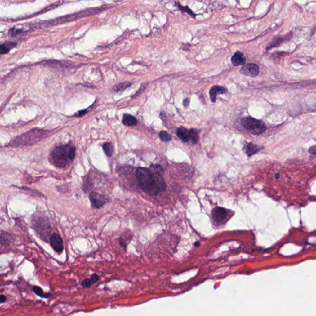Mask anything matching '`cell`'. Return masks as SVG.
<instances>
[{
  "label": "cell",
  "mask_w": 316,
  "mask_h": 316,
  "mask_svg": "<svg viewBox=\"0 0 316 316\" xmlns=\"http://www.w3.org/2000/svg\"><path fill=\"white\" fill-rule=\"evenodd\" d=\"M241 122L245 128L249 130L254 135L262 134L266 130L265 124L263 121L256 119L251 117L242 118Z\"/></svg>",
  "instance_id": "obj_4"
},
{
  "label": "cell",
  "mask_w": 316,
  "mask_h": 316,
  "mask_svg": "<svg viewBox=\"0 0 316 316\" xmlns=\"http://www.w3.org/2000/svg\"><path fill=\"white\" fill-rule=\"evenodd\" d=\"M47 135V131H46L39 129H34L17 137L13 141L14 145L17 146L20 145L24 146L32 145L42 140Z\"/></svg>",
  "instance_id": "obj_3"
},
{
  "label": "cell",
  "mask_w": 316,
  "mask_h": 316,
  "mask_svg": "<svg viewBox=\"0 0 316 316\" xmlns=\"http://www.w3.org/2000/svg\"><path fill=\"white\" fill-rule=\"evenodd\" d=\"M123 124L127 126H133L136 125L137 121L136 119L130 114H124L122 119Z\"/></svg>",
  "instance_id": "obj_15"
},
{
  "label": "cell",
  "mask_w": 316,
  "mask_h": 316,
  "mask_svg": "<svg viewBox=\"0 0 316 316\" xmlns=\"http://www.w3.org/2000/svg\"><path fill=\"white\" fill-rule=\"evenodd\" d=\"M177 6H178L180 10H182V11H186L187 12L189 13L191 16H194V13L191 11V10L190 9V8H189V7H188V6H181V4H178V5H177Z\"/></svg>",
  "instance_id": "obj_22"
},
{
  "label": "cell",
  "mask_w": 316,
  "mask_h": 316,
  "mask_svg": "<svg viewBox=\"0 0 316 316\" xmlns=\"http://www.w3.org/2000/svg\"><path fill=\"white\" fill-rule=\"evenodd\" d=\"M227 89L223 87L217 85L213 86L209 91L210 98L212 102L215 103L216 101V98L218 94H225V93H227Z\"/></svg>",
  "instance_id": "obj_10"
},
{
  "label": "cell",
  "mask_w": 316,
  "mask_h": 316,
  "mask_svg": "<svg viewBox=\"0 0 316 316\" xmlns=\"http://www.w3.org/2000/svg\"><path fill=\"white\" fill-rule=\"evenodd\" d=\"M108 7V6H104L100 7H96V8H93V9H91L85 10V11H81L80 12H77V13H75V14H72V15H69V16H67L62 17L55 19L54 20L50 21V23L51 24V25H55V24L61 23V22H67V21L73 20L77 19L82 17H85V16H90V15L96 14L98 12H100L103 11L104 9H105Z\"/></svg>",
  "instance_id": "obj_5"
},
{
  "label": "cell",
  "mask_w": 316,
  "mask_h": 316,
  "mask_svg": "<svg viewBox=\"0 0 316 316\" xmlns=\"http://www.w3.org/2000/svg\"><path fill=\"white\" fill-rule=\"evenodd\" d=\"M309 153L313 154L316 155V145L311 147L309 149Z\"/></svg>",
  "instance_id": "obj_23"
},
{
  "label": "cell",
  "mask_w": 316,
  "mask_h": 316,
  "mask_svg": "<svg viewBox=\"0 0 316 316\" xmlns=\"http://www.w3.org/2000/svg\"><path fill=\"white\" fill-rule=\"evenodd\" d=\"M33 292L38 296L42 297V298H48L50 296V294H45L44 293L43 290L38 287H34L33 288Z\"/></svg>",
  "instance_id": "obj_20"
},
{
  "label": "cell",
  "mask_w": 316,
  "mask_h": 316,
  "mask_svg": "<svg viewBox=\"0 0 316 316\" xmlns=\"http://www.w3.org/2000/svg\"><path fill=\"white\" fill-rule=\"evenodd\" d=\"M190 138L193 143H198L199 140V136L198 131L194 128H191L190 130Z\"/></svg>",
  "instance_id": "obj_19"
},
{
  "label": "cell",
  "mask_w": 316,
  "mask_h": 316,
  "mask_svg": "<svg viewBox=\"0 0 316 316\" xmlns=\"http://www.w3.org/2000/svg\"><path fill=\"white\" fill-rule=\"evenodd\" d=\"M89 198L93 207L95 209H100L109 201V199L105 195L95 191L90 193Z\"/></svg>",
  "instance_id": "obj_6"
},
{
  "label": "cell",
  "mask_w": 316,
  "mask_h": 316,
  "mask_svg": "<svg viewBox=\"0 0 316 316\" xmlns=\"http://www.w3.org/2000/svg\"><path fill=\"white\" fill-rule=\"evenodd\" d=\"M87 109H85V110H83V111H80L79 112H78L75 115H77V116H83V114H85V113H87L88 111Z\"/></svg>",
  "instance_id": "obj_24"
},
{
  "label": "cell",
  "mask_w": 316,
  "mask_h": 316,
  "mask_svg": "<svg viewBox=\"0 0 316 316\" xmlns=\"http://www.w3.org/2000/svg\"><path fill=\"white\" fill-rule=\"evenodd\" d=\"M163 169L159 164L151 165L149 169L139 167L136 172L140 189L150 196L164 191L166 184L162 177Z\"/></svg>",
  "instance_id": "obj_1"
},
{
  "label": "cell",
  "mask_w": 316,
  "mask_h": 316,
  "mask_svg": "<svg viewBox=\"0 0 316 316\" xmlns=\"http://www.w3.org/2000/svg\"><path fill=\"white\" fill-rule=\"evenodd\" d=\"M99 280V276L96 274H93L91 275L90 278L85 279L83 280L81 285L84 288H89L94 283H96Z\"/></svg>",
  "instance_id": "obj_13"
},
{
  "label": "cell",
  "mask_w": 316,
  "mask_h": 316,
  "mask_svg": "<svg viewBox=\"0 0 316 316\" xmlns=\"http://www.w3.org/2000/svg\"><path fill=\"white\" fill-rule=\"evenodd\" d=\"M177 135L184 142H188L190 140V131L184 127H180L178 128Z\"/></svg>",
  "instance_id": "obj_12"
},
{
  "label": "cell",
  "mask_w": 316,
  "mask_h": 316,
  "mask_svg": "<svg viewBox=\"0 0 316 316\" xmlns=\"http://www.w3.org/2000/svg\"><path fill=\"white\" fill-rule=\"evenodd\" d=\"M0 300H1V303H4V302H5V301H6V296H5L4 295H1V299H0Z\"/></svg>",
  "instance_id": "obj_26"
},
{
  "label": "cell",
  "mask_w": 316,
  "mask_h": 316,
  "mask_svg": "<svg viewBox=\"0 0 316 316\" xmlns=\"http://www.w3.org/2000/svg\"><path fill=\"white\" fill-rule=\"evenodd\" d=\"M260 149H261L260 148H259L257 145H254L252 143H248L245 146V151L249 157L253 156V154L258 152Z\"/></svg>",
  "instance_id": "obj_14"
},
{
  "label": "cell",
  "mask_w": 316,
  "mask_h": 316,
  "mask_svg": "<svg viewBox=\"0 0 316 316\" xmlns=\"http://www.w3.org/2000/svg\"><path fill=\"white\" fill-rule=\"evenodd\" d=\"M131 85V83L128 82H122L116 85L114 88V90L115 92H122L128 87H129Z\"/></svg>",
  "instance_id": "obj_18"
},
{
  "label": "cell",
  "mask_w": 316,
  "mask_h": 316,
  "mask_svg": "<svg viewBox=\"0 0 316 316\" xmlns=\"http://www.w3.org/2000/svg\"><path fill=\"white\" fill-rule=\"evenodd\" d=\"M50 243L52 248L56 253L61 254L63 251V240L57 234H53L50 238Z\"/></svg>",
  "instance_id": "obj_7"
},
{
  "label": "cell",
  "mask_w": 316,
  "mask_h": 316,
  "mask_svg": "<svg viewBox=\"0 0 316 316\" xmlns=\"http://www.w3.org/2000/svg\"><path fill=\"white\" fill-rule=\"evenodd\" d=\"M227 210L220 207H215L212 211V217L217 223L223 222L227 216Z\"/></svg>",
  "instance_id": "obj_9"
},
{
  "label": "cell",
  "mask_w": 316,
  "mask_h": 316,
  "mask_svg": "<svg viewBox=\"0 0 316 316\" xmlns=\"http://www.w3.org/2000/svg\"><path fill=\"white\" fill-rule=\"evenodd\" d=\"M53 164L60 168H64L70 164L75 156V147L71 144L56 147L51 153Z\"/></svg>",
  "instance_id": "obj_2"
},
{
  "label": "cell",
  "mask_w": 316,
  "mask_h": 316,
  "mask_svg": "<svg viewBox=\"0 0 316 316\" xmlns=\"http://www.w3.org/2000/svg\"><path fill=\"white\" fill-rule=\"evenodd\" d=\"M103 151H104L105 154L107 156L111 157L113 154L114 147V145L111 143H109V142L105 143L103 145Z\"/></svg>",
  "instance_id": "obj_16"
},
{
  "label": "cell",
  "mask_w": 316,
  "mask_h": 316,
  "mask_svg": "<svg viewBox=\"0 0 316 316\" xmlns=\"http://www.w3.org/2000/svg\"><path fill=\"white\" fill-rule=\"evenodd\" d=\"M159 137L162 141L168 142L172 140L171 136L165 131H161L159 133Z\"/></svg>",
  "instance_id": "obj_21"
},
{
  "label": "cell",
  "mask_w": 316,
  "mask_h": 316,
  "mask_svg": "<svg viewBox=\"0 0 316 316\" xmlns=\"http://www.w3.org/2000/svg\"><path fill=\"white\" fill-rule=\"evenodd\" d=\"M190 104V100L189 98H185L184 101H183V105L185 107H187Z\"/></svg>",
  "instance_id": "obj_25"
},
{
  "label": "cell",
  "mask_w": 316,
  "mask_h": 316,
  "mask_svg": "<svg viewBox=\"0 0 316 316\" xmlns=\"http://www.w3.org/2000/svg\"><path fill=\"white\" fill-rule=\"evenodd\" d=\"M16 45V43L14 42H6L1 45V54H6L9 50L14 47Z\"/></svg>",
  "instance_id": "obj_17"
},
{
  "label": "cell",
  "mask_w": 316,
  "mask_h": 316,
  "mask_svg": "<svg viewBox=\"0 0 316 316\" xmlns=\"http://www.w3.org/2000/svg\"><path fill=\"white\" fill-rule=\"evenodd\" d=\"M231 61L234 65L238 66L244 65L246 63L247 60L242 53L240 51H237L232 57Z\"/></svg>",
  "instance_id": "obj_11"
},
{
  "label": "cell",
  "mask_w": 316,
  "mask_h": 316,
  "mask_svg": "<svg viewBox=\"0 0 316 316\" xmlns=\"http://www.w3.org/2000/svg\"><path fill=\"white\" fill-rule=\"evenodd\" d=\"M240 73L244 75L251 77H256L259 74V68L257 64L253 63L244 65L240 69Z\"/></svg>",
  "instance_id": "obj_8"
}]
</instances>
